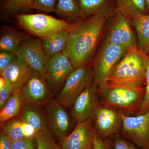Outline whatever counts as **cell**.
<instances>
[{
    "label": "cell",
    "instance_id": "cell-1",
    "mask_svg": "<svg viewBox=\"0 0 149 149\" xmlns=\"http://www.w3.org/2000/svg\"><path fill=\"white\" fill-rule=\"evenodd\" d=\"M108 17L103 15H95L72 24L63 52L68 56L74 68L88 64Z\"/></svg>",
    "mask_w": 149,
    "mask_h": 149
},
{
    "label": "cell",
    "instance_id": "cell-2",
    "mask_svg": "<svg viewBox=\"0 0 149 149\" xmlns=\"http://www.w3.org/2000/svg\"><path fill=\"white\" fill-rule=\"evenodd\" d=\"M149 56L137 45L127 50L107 78V85L131 88L144 87Z\"/></svg>",
    "mask_w": 149,
    "mask_h": 149
},
{
    "label": "cell",
    "instance_id": "cell-3",
    "mask_svg": "<svg viewBox=\"0 0 149 149\" xmlns=\"http://www.w3.org/2000/svg\"><path fill=\"white\" fill-rule=\"evenodd\" d=\"M128 49L105 41L96 57L93 68L94 81L102 98L107 91L106 80L115 66L125 55Z\"/></svg>",
    "mask_w": 149,
    "mask_h": 149
},
{
    "label": "cell",
    "instance_id": "cell-4",
    "mask_svg": "<svg viewBox=\"0 0 149 149\" xmlns=\"http://www.w3.org/2000/svg\"><path fill=\"white\" fill-rule=\"evenodd\" d=\"M107 91L100 104L115 108L125 115L136 113L143 101L145 87L139 88L107 85Z\"/></svg>",
    "mask_w": 149,
    "mask_h": 149
},
{
    "label": "cell",
    "instance_id": "cell-5",
    "mask_svg": "<svg viewBox=\"0 0 149 149\" xmlns=\"http://www.w3.org/2000/svg\"><path fill=\"white\" fill-rule=\"evenodd\" d=\"M17 20L21 27L40 39L62 30H69L72 25L64 20L44 14L19 15Z\"/></svg>",
    "mask_w": 149,
    "mask_h": 149
},
{
    "label": "cell",
    "instance_id": "cell-6",
    "mask_svg": "<svg viewBox=\"0 0 149 149\" xmlns=\"http://www.w3.org/2000/svg\"><path fill=\"white\" fill-rule=\"evenodd\" d=\"M93 81L92 67L86 64L74 68L67 78L56 100L65 107H71L84 89Z\"/></svg>",
    "mask_w": 149,
    "mask_h": 149
},
{
    "label": "cell",
    "instance_id": "cell-7",
    "mask_svg": "<svg viewBox=\"0 0 149 149\" xmlns=\"http://www.w3.org/2000/svg\"><path fill=\"white\" fill-rule=\"evenodd\" d=\"M93 118L96 132L103 140L113 139L121 133L122 117L120 111L115 108L100 104Z\"/></svg>",
    "mask_w": 149,
    "mask_h": 149
},
{
    "label": "cell",
    "instance_id": "cell-8",
    "mask_svg": "<svg viewBox=\"0 0 149 149\" xmlns=\"http://www.w3.org/2000/svg\"><path fill=\"white\" fill-rule=\"evenodd\" d=\"M120 113L123 124L120 135L142 148L149 149V111L136 116Z\"/></svg>",
    "mask_w": 149,
    "mask_h": 149
},
{
    "label": "cell",
    "instance_id": "cell-9",
    "mask_svg": "<svg viewBox=\"0 0 149 149\" xmlns=\"http://www.w3.org/2000/svg\"><path fill=\"white\" fill-rule=\"evenodd\" d=\"M19 95L22 105L45 106L52 100V93L45 79L33 70L19 90Z\"/></svg>",
    "mask_w": 149,
    "mask_h": 149
},
{
    "label": "cell",
    "instance_id": "cell-10",
    "mask_svg": "<svg viewBox=\"0 0 149 149\" xmlns=\"http://www.w3.org/2000/svg\"><path fill=\"white\" fill-rule=\"evenodd\" d=\"M74 69L69 58L63 52L48 59L45 79L52 94L60 89Z\"/></svg>",
    "mask_w": 149,
    "mask_h": 149
},
{
    "label": "cell",
    "instance_id": "cell-11",
    "mask_svg": "<svg viewBox=\"0 0 149 149\" xmlns=\"http://www.w3.org/2000/svg\"><path fill=\"white\" fill-rule=\"evenodd\" d=\"M17 55L32 70L46 79L45 68L49 58L46 55L40 40L29 36L24 37Z\"/></svg>",
    "mask_w": 149,
    "mask_h": 149
},
{
    "label": "cell",
    "instance_id": "cell-12",
    "mask_svg": "<svg viewBox=\"0 0 149 149\" xmlns=\"http://www.w3.org/2000/svg\"><path fill=\"white\" fill-rule=\"evenodd\" d=\"M45 107L49 130L60 142L70 133L71 118L65 107L56 100H52Z\"/></svg>",
    "mask_w": 149,
    "mask_h": 149
},
{
    "label": "cell",
    "instance_id": "cell-13",
    "mask_svg": "<svg viewBox=\"0 0 149 149\" xmlns=\"http://www.w3.org/2000/svg\"><path fill=\"white\" fill-rule=\"evenodd\" d=\"M98 88L94 81L84 89L71 106L72 117L76 123L93 117L100 104Z\"/></svg>",
    "mask_w": 149,
    "mask_h": 149
},
{
    "label": "cell",
    "instance_id": "cell-14",
    "mask_svg": "<svg viewBox=\"0 0 149 149\" xmlns=\"http://www.w3.org/2000/svg\"><path fill=\"white\" fill-rule=\"evenodd\" d=\"M97 132L93 118L78 123L66 137L60 141L62 149H93Z\"/></svg>",
    "mask_w": 149,
    "mask_h": 149
},
{
    "label": "cell",
    "instance_id": "cell-15",
    "mask_svg": "<svg viewBox=\"0 0 149 149\" xmlns=\"http://www.w3.org/2000/svg\"><path fill=\"white\" fill-rule=\"evenodd\" d=\"M115 14L105 41L127 49L137 45L136 38L130 27L129 17L119 11H116Z\"/></svg>",
    "mask_w": 149,
    "mask_h": 149
},
{
    "label": "cell",
    "instance_id": "cell-16",
    "mask_svg": "<svg viewBox=\"0 0 149 149\" xmlns=\"http://www.w3.org/2000/svg\"><path fill=\"white\" fill-rule=\"evenodd\" d=\"M32 70L21 58H17L2 72V75L10 87L13 93L18 92L29 79Z\"/></svg>",
    "mask_w": 149,
    "mask_h": 149
},
{
    "label": "cell",
    "instance_id": "cell-17",
    "mask_svg": "<svg viewBox=\"0 0 149 149\" xmlns=\"http://www.w3.org/2000/svg\"><path fill=\"white\" fill-rule=\"evenodd\" d=\"M18 116L22 121L35 128L37 133L49 130L45 111L42 110L41 106L22 105L21 113Z\"/></svg>",
    "mask_w": 149,
    "mask_h": 149
},
{
    "label": "cell",
    "instance_id": "cell-18",
    "mask_svg": "<svg viewBox=\"0 0 149 149\" xmlns=\"http://www.w3.org/2000/svg\"><path fill=\"white\" fill-rule=\"evenodd\" d=\"M83 18L97 14L109 17L115 13L112 0H78Z\"/></svg>",
    "mask_w": 149,
    "mask_h": 149
},
{
    "label": "cell",
    "instance_id": "cell-19",
    "mask_svg": "<svg viewBox=\"0 0 149 149\" xmlns=\"http://www.w3.org/2000/svg\"><path fill=\"white\" fill-rule=\"evenodd\" d=\"M129 18L138 35L137 47L149 56V14H137Z\"/></svg>",
    "mask_w": 149,
    "mask_h": 149
},
{
    "label": "cell",
    "instance_id": "cell-20",
    "mask_svg": "<svg viewBox=\"0 0 149 149\" xmlns=\"http://www.w3.org/2000/svg\"><path fill=\"white\" fill-rule=\"evenodd\" d=\"M69 30H62L41 38V44L48 58L63 51L68 40Z\"/></svg>",
    "mask_w": 149,
    "mask_h": 149
},
{
    "label": "cell",
    "instance_id": "cell-21",
    "mask_svg": "<svg viewBox=\"0 0 149 149\" xmlns=\"http://www.w3.org/2000/svg\"><path fill=\"white\" fill-rule=\"evenodd\" d=\"M22 106L19 91L14 93L3 107L0 110L1 123L19 116L21 113Z\"/></svg>",
    "mask_w": 149,
    "mask_h": 149
},
{
    "label": "cell",
    "instance_id": "cell-22",
    "mask_svg": "<svg viewBox=\"0 0 149 149\" xmlns=\"http://www.w3.org/2000/svg\"><path fill=\"white\" fill-rule=\"evenodd\" d=\"M23 39L22 35L16 31H6L0 38V51L17 54Z\"/></svg>",
    "mask_w": 149,
    "mask_h": 149
},
{
    "label": "cell",
    "instance_id": "cell-23",
    "mask_svg": "<svg viewBox=\"0 0 149 149\" xmlns=\"http://www.w3.org/2000/svg\"><path fill=\"white\" fill-rule=\"evenodd\" d=\"M22 124L23 121L19 116L14 118L1 123V132L12 142L26 139Z\"/></svg>",
    "mask_w": 149,
    "mask_h": 149
},
{
    "label": "cell",
    "instance_id": "cell-24",
    "mask_svg": "<svg viewBox=\"0 0 149 149\" xmlns=\"http://www.w3.org/2000/svg\"><path fill=\"white\" fill-rule=\"evenodd\" d=\"M116 11H119L130 17L139 13L146 14V0H115Z\"/></svg>",
    "mask_w": 149,
    "mask_h": 149
},
{
    "label": "cell",
    "instance_id": "cell-25",
    "mask_svg": "<svg viewBox=\"0 0 149 149\" xmlns=\"http://www.w3.org/2000/svg\"><path fill=\"white\" fill-rule=\"evenodd\" d=\"M55 12L70 18L83 17L78 2L76 0H58Z\"/></svg>",
    "mask_w": 149,
    "mask_h": 149
},
{
    "label": "cell",
    "instance_id": "cell-26",
    "mask_svg": "<svg viewBox=\"0 0 149 149\" xmlns=\"http://www.w3.org/2000/svg\"><path fill=\"white\" fill-rule=\"evenodd\" d=\"M35 139L37 143V149H52L55 142L49 130L37 133Z\"/></svg>",
    "mask_w": 149,
    "mask_h": 149
},
{
    "label": "cell",
    "instance_id": "cell-27",
    "mask_svg": "<svg viewBox=\"0 0 149 149\" xmlns=\"http://www.w3.org/2000/svg\"><path fill=\"white\" fill-rule=\"evenodd\" d=\"M33 0H5L4 7L11 10L33 8Z\"/></svg>",
    "mask_w": 149,
    "mask_h": 149
},
{
    "label": "cell",
    "instance_id": "cell-28",
    "mask_svg": "<svg viewBox=\"0 0 149 149\" xmlns=\"http://www.w3.org/2000/svg\"><path fill=\"white\" fill-rule=\"evenodd\" d=\"M113 149H143L123 138L120 134L113 137Z\"/></svg>",
    "mask_w": 149,
    "mask_h": 149
},
{
    "label": "cell",
    "instance_id": "cell-29",
    "mask_svg": "<svg viewBox=\"0 0 149 149\" xmlns=\"http://www.w3.org/2000/svg\"><path fill=\"white\" fill-rule=\"evenodd\" d=\"M57 0H33V8L49 13L55 12Z\"/></svg>",
    "mask_w": 149,
    "mask_h": 149
},
{
    "label": "cell",
    "instance_id": "cell-30",
    "mask_svg": "<svg viewBox=\"0 0 149 149\" xmlns=\"http://www.w3.org/2000/svg\"><path fill=\"white\" fill-rule=\"evenodd\" d=\"M145 89L146 92L145 96L141 108L139 111L133 115H139L146 113L149 111V58L146 72V85Z\"/></svg>",
    "mask_w": 149,
    "mask_h": 149
},
{
    "label": "cell",
    "instance_id": "cell-31",
    "mask_svg": "<svg viewBox=\"0 0 149 149\" xmlns=\"http://www.w3.org/2000/svg\"><path fill=\"white\" fill-rule=\"evenodd\" d=\"M12 149H37V145L35 138L24 139L12 141Z\"/></svg>",
    "mask_w": 149,
    "mask_h": 149
},
{
    "label": "cell",
    "instance_id": "cell-32",
    "mask_svg": "<svg viewBox=\"0 0 149 149\" xmlns=\"http://www.w3.org/2000/svg\"><path fill=\"white\" fill-rule=\"evenodd\" d=\"M17 57L15 53L1 52L0 53V72L10 64Z\"/></svg>",
    "mask_w": 149,
    "mask_h": 149
},
{
    "label": "cell",
    "instance_id": "cell-33",
    "mask_svg": "<svg viewBox=\"0 0 149 149\" xmlns=\"http://www.w3.org/2000/svg\"><path fill=\"white\" fill-rule=\"evenodd\" d=\"M93 149H113V139L103 140L97 133L94 139Z\"/></svg>",
    "mask_w": 149,
    "mask_h": 149
},
{
    "label": "cell",
    "instance_id": "cell-34",
    "mask_svg": "<svg viewBox=\"0 0 149 149\" xmlns=\"http://www.w3.org/2000/svg\"><path fill=\"white\" fill-rule=\"evenodd\" d=\"M13 94L12 91L8 83L0 90V110L3 107Z\"/></svg>",
    "mask_w": 149,
    "mask_h": 149
},
{
    "label": "cell",
    "instance_id": "cell-35",
    "mask_svg": "<svg viewBox=\"0 0 149 149\" xmlns=\"http://www.w3.org/2000/svg\"><path fill=\"white\" fill-rule=\"evenodd\" d=\"M23 127L24 130V136L26 139H32L35 138V136L37 134V131L31 125L23 121Z\"/></svg>",
    "mask_w": 149,
    "mask_h": 149
},
{
    "label": "cell",
    "instance_id": "cell-36",
    "mask_svg": "<svg viewBox=\"0 0 149 149\" xmlns=\"http://www.w3.org/2000/svg\"><path fill=\"white\" fill-rule=\"evenodd\" d=\"M0 149H12V141L1 132L0 133Z\"/></svg>",
    "mask_w": 149,
    "mask_h": 149
},
{
    "label": "cell",
    "instance_id": "cell-37",
    "mask_svg": "<svg viewBox=\"0 0 149 149\" xmlns=\"http://www.w3.org/2000/svg\"><path fill=\"white\" fill-rule=\"evenodd\" d=\"M6 81L2 75H1L0 77V90L3 88L7 85Z\"/></svg>",
    "mask_w": 149,
    "mask_h": 149
},
{
    "label": "cell",
    "instance_id": "cell-38",
    "mask_svg": "<svg viewBox=\"0 0 149 149\" xmlns=\"http://www.w3.org/2000/svg\"><path fill=\"white\" fill-rule=\"evenodd\" d=\"M52 149H62L60 145L59 144L57 143L56 142L54 143Z\"/></svg>",
    "mask_w": 149,
    "mask_h": 149
},
{
    "label": "cell",
    "instance_id": "cell-39",
    "mask_svg": "<svg viewBox=\"0 0 149 149\" xmlns=\"http://www.w3.org/2000/svg\"><path fill=\"white\" fill-rule=\"evenodd\" d=\"M146 6L147 10H149V0H146Z\"/></svg>",
    "mask_w": 149,
    "mask_h": 149
}]
</instances>
